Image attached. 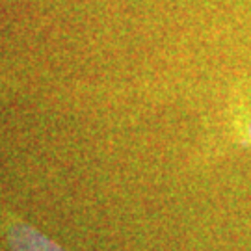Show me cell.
<instances>
[{
	"label": "cell",
	"mask_w": 251,
	"mask_h": 251,
	"mask_svg": "<svg viewBox=\"0 0 251 251\" xmlns=\"http://www.w3.org/2000/svg\"><path fill=\"white\" fill-rule=\"evenodd\" d=\"M8 242L11 251H65L26 224L9 225Z\"/></svg>",
	"instance_id": "6da1fadb"
},
{
	"label": "cell",
	"mask_w": 251,
	"mask_h": 251,
	"mask_svg": "<svg viewBox=\"0 0 251 251\" xmlns=\"http://www.w3.org/2000/svg\"><path fill=\"white\" fill-rule=\"evenodd\" d=\"M248 140H250L251 144V119H250V125H248Z\"/></svg>",
	"instance_id": "7a4b0ae2"
}]
</instances>
